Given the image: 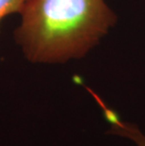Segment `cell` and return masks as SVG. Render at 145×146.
I'll list each match as a JSON object with an SVG mask.
<instances>
[{"instance_id": "3957f363", "label": "cell", "mask_w": 145, "mask_h": 146, "mask_svg": "<svg viewBox=\"0 0 145 146\" xmlns=\"http://www.w3.org/2000/svg\"><path fill=\"white\" fill-rule=\"evenodd\" d=\"M26 0H0V22L7 15L20 12Z\"/></svg>"}, {"instance_id": "6da1fadb", "label": "cell", "mask_w": 145, "mask_h": 146, "mask_svg": "<svg viewBox=\"0 0 145 146\" xmlns=\"http://www.w3.org/2000/svg\"><path fill=\"white\" fill-rule=\"evenodd\" d=\"M20 12L15 37L37 62L84 57L117 20L106 0H26Z\"/></svg>"}, {"instance_id": "7a4b0ae2", "label": "cell", "mask_w": 145, "mask_h": 146, "mask_svg": "<svg viewBox=\"0 0 145 146\" xmlns=\"http://www.w3.org/2000/svg\"><path fill=\"white\" fill-rule=\"evenodd\" d=\"M91 94L94 95L97 102L103 108L105 117L110 125L109 133L127 139L133 142L136 146H145V134L137 125L121 120V118L117 115L115 111L106 107L100 100V98H98V96L95 95L92 92Z\"/></svg>"}]
</instances>
